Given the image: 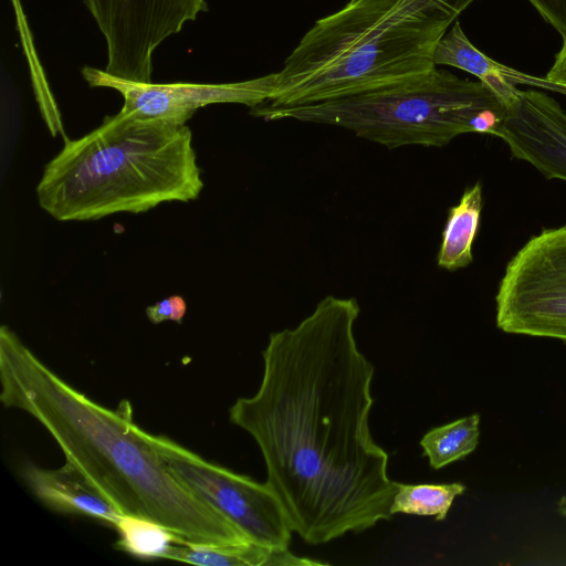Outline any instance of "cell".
Here are the masks:
<instances>
[{
	"label": "cell",
	"instance_id": "6da1fadb",
	"mask_svg": "<svg viewBox=\"0 0 566 566\" xmlns=\"http://www.w3.org/2000/svg\"><path fill=\"white\" fill-rule=\"evenodd\" d=\"M359 313L355 297L328 295L297 326L272 333L256 392L229 410L259 446L293 532L311 545L392 517L397 482L369 428L375 366L355 337Z\"/></svg>",
	"mask_w": 566,
	"mask_h": 566
},
{
	"label": "cell",
	"instance_id": "7a4b0ae2",
	"mask_svg": "<svg viewBox=\"0 0 566 566\" xmlns=\"http://www.w3.org/2000/svg\"><path fill=\"white\" fill-rule=\"evenodd\" d=\"M1 402L31 415L124 515L154 521L186 541H250L167 468L127 401L107 409L74 389L11 331L0 328Z\"/></svg>",
	"mask_w": 566,
	"mask_h": 566
},
{
	"label": "cell",
	"instance_id": "3957f363",
	"mask_svg": "<svg viewBox=\"0 0 566 566\" xmlns=\"http://www.w3.org/2000/svg\"><path fill=\"white\" fill-rule=\"evenodd\" d=\"M475 0H349L315 21L263 105L333 99L428 74L448 28Z\"/></svg>",
	"mask_w": 566,
	"mask_h": 566
},
{
	"label": "cell",
	"instance_id": "277c9868",
	"mask_svg": "<svg viewBox=\"0 0 566 566\" xmlns=\"http://www.w3.org/2000/svg\"><path fill=\"white\" fill-rule=\"evenodd\" d=\"M203 186L187 124L119 111L80 138H64L35 193L55 220L93 221L192 201Z\"/></svg>",
	"mask_w": 566,
	"mask_h": 566
},
{
	"label": "cell",
	"instance_id": "5b68a950",
	"mask_svg": "<svg viewBox=\"0 0 566 566\" xmlns=\"http://www.w3.org/2000/svg\"><path fill=\"white\" fill-rule=\"evenodd\" d=\"M489 109L502 112L505 106L485 85L436 67L405 82L313 104H261L251 108V115L338 126L395 149L443 147L461 134L474 133L475 118Z\"/></svg>",
	"mask_w": 566,
	"mask_h": 566
},
{
	"label": "cell",
	"instance_id": "8992f818",
	"mask_svg": "<svg viewBox=\"0 0 566 566\" xmlns=\"http://www.w3.org/2000/svg\"><path fill=\"white\" fill-rule=\"evenodd\" d=\"M495 305L502 332L566 342V224L544 229L516 252Z\"/></svg>",
	"mask_w": 566,
	"mask_h": 566
},
{
	"label": "cell",
	"instance_id": "52a82bcc",
	"mask_svg": "<svg viewBox=\"0 0 566 566\" xmlns=\"http://www.w3.org/2000/svg\"><path fill=\"white\" fill-rule=\"evenodd\" d=\"M145 436L169 471L251 542L289 548L293 528L281 500L266 482L208 462L166 437L146 431Z\"/></svg>",
	"mask_w": 566,
	"mask_h": 566
},
{
	"label": "cell",
	"instance_id": "ba28073f",
	"mask_svg": "<svg viewBox=\"0 0 566 566\" xmlns=\"http://www.w3.org/2000/svg\"><path fill=\"white\" fill-rule=\"evenodd\" d=\"M106 42L105 71L149 83L153 54L208 9L206 0H83Z\"/></svg>",
	"mask_w": 566,
	"mask_h": 566
},
{
	"label": "cell",
	"instance_id": "9c48e42d",
	"mask_svg": "<svg viewBox=\"0 0 566 566\" xmlns=\"http://www.w3.org/2000/svg\"><path fill=\"white\" fill-rule=\"evenodd\" d=\"M82 75L91 87L117 91L124 101L122 113L181 125L187 124L199 108L210 104L233 103L250 108L261 105L270 99L276 83V72L252 80L219 84L139 83L92 66H84Z\"/></svg>",
	"mask_w": 566,
	"mask_h": 566
},
{
	"label": "cell",
	"instance_id": "30bf717a",
	"mask_svg": "<svg viewBox=\"0 0 566 566\" xmlns=\"http://www.w3.org/2000/svg\"><path fill=\"white\" fill-rule=\"evenodd\" d=\"M492 135L545 178L566 181V113L553 97L518 90Z\"/></svg>",
	"mask_w": 566,
	"mask_h": 566
},
{
	"label": "cell",
	"instance_id": "8fae6325",
	"mask_svg": "<svg viewBox=\"0 0 566 566\" xmlns=\"http://www.w3.org/2000/svg\"><path fill=\"white\" fill-rule=\"evenodd\" d=\"M21 476L32 493L51 510L85 515L113 527L124 515L118 507L74 464L42 469L25 462Z\"/></svg>",
	"mask_w": 566,
	"mask_h": 566
},
{
	"label": "cell",
	"instance_id": "7c38bea8",
	"mask_svg": "<svg viewBox=\"0 0 566 566\" xmlns=\"http://www.w3.org/2000/svg\"><path fill=\"white\" fill-rule=\"evenodd\" d=\"M433 62L436 66L449 65L474 75L504 106L515 97L517 85L536 86L566 95V87L546 77L525 74L485 55L471 43L458 21L439 41Z\"/></svg>",
	"mask_w": 566,
	"mask_h": 566
},
{
	"label": "cell",
	"instance_id": "4fadbf2b",
	"mask_svg": "<svg viewBox=\"0 0 566 566\" xmlns=\"http://www.w3.org/2000/svg\"><path fill=\"white\" fill-rule=\"evenodd\" d=\"M166 559L202 566H287L295 562L289 548H272L251 541L229 544L196 543L181 538Z\"/></svg>",
	"mask_w": 566,
	"mask_h": 566
},
{
	"label": "cell",
	"instance_id": "5bb4252c",
	"mask_svg": "<svg viewBox=\"0 0 566 566\" xmlns=\"http://www.w3.org/2000/svg\"><path fill=\"white\" fill-rule=\"evenodd\" d=\"M482 205V186L478 181L464 190L458 205L449 209L437 256L439 268L452 272L471 264Z\"/></svg>",
	"mask_w": 566,
	"mask_h": 566
},
{
	"label": "cell",
	"instance_id": "9a60e30c",
	"mask_svg": "<svg viewBox=\"0 0 566 566\" xmlns=\"http://www.w3.org/2000/svg\"><path fill=\"white\" fill-rule=\"evenodd\" d=\"M480 420L472 413L427 431L419 444L429 465L439 470L471 454L479 444Z\"/></svg>",
	"mask_w": 566,
	"mask_h": 566
},
{
	"label": "cell",
	"instance_id": "2e32d148",
	"mask_svg": "<svg viewBox=\"0 0 566 566\" xmlns=\"http://www.w3.org/2000/svg\"><path fill=\"white\" fill-rule=\"evenodd\" d=\"M467 486L460 482L406 484L397 482V490L389 507L391 515L410 514L433 516L443 521L457 496L463 494Z\"/></svg>",
	"mask_w": 566,
	"mask_h": 566
},
{
	"label": "cell",
	"instance_id": "e0dca14e",
	"mask_svg": "<svg viewBox=\"0 0 566 566\" xmlns=\"http://www.w3.org/2000/svg\"><path fill=\"white\" fill-rule=\"evenodd\" d=\"M119 534L116 547L138 558H166L182 537L148 518L123 515L115 527Z\"/></svg>",
	"mask_w": 566,
	"mask_h": 566
},
{
	"label": "cell",
	"instance_id": "ac0fdd59",
	"mask_svg": "<svg viewBox=\"0 0 566 566\" xmlns=\"http://www.w3.org/2000/svg\"><path fill=\"white\" fill-rule=\"evenodd\" d=\"M187 311L182 296L171 295L146 307V316L153 324L165 321L181 323Z\"/></svg>",
	"mask_w": 566,
	"mask_h": 566
},
{
	"label": "cell",
	"instance_id": "d6986e66",
	"mask_svg": "<svg viewBox=\"0 0 566 566\" xmlns=\"http://www.w3.org/2000/svg\"><path fill=\"white\" fill-rule=\"evenodd\" d=\"M559 34L566 36V0H528Z\"/></svg>",
	"mask_w": 566,
	"mask_h": 566
},
{
	"label": "cell",
	"instance_id": "ffe728a7",
	"mask_svg": "<svg viewBox=\"0 0 566 566\" xmlns=\"http://www.w3.org/2000/svg\"><path fill=\"white\" fill-rule=\"evenodd\" d=\"M545 77L555 84L566 87V36L563 38V45Z\"/></svg>",
	"mask_w": 566,
	"mask_h": 566
},
{
	"label": "cell",
	"instance_id": "44dd1931",
	"mask_svg": "<svg viewBox=\"0 0 566 566\" xmlns=\"http://www.w3.org/2000/svg\"><path fill=\"white\" fill-rule=\"evenodd\" d=\"M558 514L566 520V495H563L556 505Z\"/></svg>",
	"mask_w": 566,
	"mask_h": 566
}]
</instances>
